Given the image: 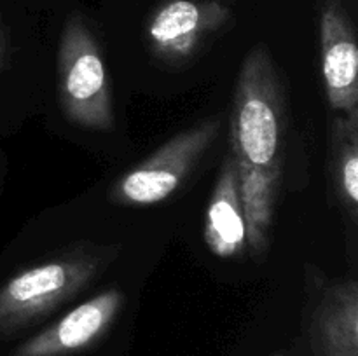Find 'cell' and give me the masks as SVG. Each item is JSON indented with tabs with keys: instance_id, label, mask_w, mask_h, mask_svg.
I'll list each match as a JSON object with an SVG mask.
<instances>
[{
	"instance_id": "cell-1",
	"label": "cell",
	"mask_w": 358,
	"mask_h": 356,
	"mask_svg": "<svg viewBox=\"0 0 358 356\" xmlns=\"http://www.w3.org/2000/svg\"><path fill=\"white\" fill-rule=\"evenodd\" d=\"M285 98L264 44L243 59L231 110V156L238 164L247 244L266 253L283 170Z\"/></svg>"
},
{
	"instance_id": "cell-7",
	"label": "cell",
	"mask_w": 358,
	"mask_h": 356,
	"mask_svg": "<svg viewBox=\"0 0 358 356\" xmlns=\"http://www.w3.org/2000/svg\"><path fill=\"white\" fill-rule=\"evenodd\" d=\"M124 304L117 288L98 293L41 334L14 349L13 356H72L96 344L114 325Z\"/></svg>"
},
{
	"instance_id": "cell-10",
	"label": "cell",
	"mask_w": 358,
	"mask_h": 356,
	"mask_svg": "<svg viewBox=\"0 0 358 356\" xmlns=\"http://www.w3.org/2000/svg\"><path fill=\"white\" fill-rule=\"evenodd\" d=\"M329 168L336 198L350 220L358 216V112L334 117L329 138Z\"/></svg>"
},
{
	"instance_id": "cell-2",
	"label": "cell",
	"mask_w": 358,
	"mask_h": 356,
	"mask_svg": "<svg viewBox=\"0 0 358 356\" xmlns=\"http://www.w3.org/2000/svg\"><path fill=\"white\" fill-rule=\"evenodd\" d=\"M58 91L72 124L94 131L114 128L110 82L96 37L80 14L65 21L58 47Z\"/></svg>"
},
{
	"instance_id": "cell-5",
	"label": "cell",
	"mask_w": 358,
	"mask_h": 356,
	"mask_svg": "<svg viewBox=\"0 0 358 356\" xmlns=\"http://www.w3.org/2000/svg\"><path fill=\"white\" fill-rule=\"evenodd\" d=\"M231 20V9L219 0H166L150 16L147 38L159 58L184 61Z\"/></svg>"
},
{
	"instance_id": "cell-8",
	"label": "cell",
	"mask_w": 358,
	"mask_h": 356,
	"mask_svg": "<svg viewBox=\"0 0 358 356\" xmlns=\"http://www.w3.org/2000/svg\"><path fill=\"white\" fill-rule=\"evenodd\" d=\"M315 356H358V285H331L318 300L310 323Z\"/></svg>"
},
{
	"instance_id": "cell-3",
	"label": "cell",
	"mask_w": 358,
	"mask_h": 356,
	"mask_svg": "<svg viewBox=\"0 0 358 356\" xmlns=\"http://www.w3.org/2000/svg\"><path fill=\"white\" fill-rule=\"evenodd\" d=\"M101 267L93 253H76L17 272L0 286V337L14 334L80 292Z\"/></svg>"
},
{
	"instance_id": "cell-6",
	"label": "cell",
	"mask_w": 358,
	"mask_h": 356,
	"mask_svg": "<svg viewBox=\"0 0 358 356\" xmlns=\"http://www.w3.org/2000/svg\"><path fill=\"white\" fill-rule=\"evenodd\" d=\"M320 58L331 108L345 115L358 112V49L355 28L341 0H322Z\"/></svg>"
},
{
	"instance_id": "cell-4",
	"label": "cell",
	"mask_w": 358,
	"mask_h": 356,
	"mask_svg": "<svg viewBox=\"0 0 358 356\" xmlns=\"http://www.w3.org/2000/svg\"><path fill=\"white\" fill-rule=\"evenodd\" d=\"M220 119H206L168 140L115 184L112 198L121 205L150 206L163 202L187 180L215 140Z\"/></svg>"
},
{
	"instance_id": "cell-12",
	"label": "cell",
	"mask_w": 358,
	"mask_h": 356,
	"mask_svg": "<svg viewBox=\"0 0 358 356\" xmlns=\"http://www.w3.org/2000/svg\"><path fill=\"white\" fill-rule=\"evenodd\" d=\"M275 356H283V355H275Z\"/></svg>"
},
{
	"instance_id": "cell-11",
	"label": "cell",
	"mask_w": 358,
	"mask_h": 356,
	"mask_svg": "<svg viewBox=\"0 0 358 356\" xmlns=\"http://www.w3.org/2000/svg\"><path fill=\"white\" fill-rule=\"evenodd\" d=\"M7 56H9V35H7V28L0 16V73L6 68Z\"/></svg>"
},
{
	"instance_id": "cell-9",
	"label": "cell",
	"mask_w": 358,
	"mask_h": 356,
	"mask_svg": "<svg viewBox=\"0 0 358 356\" xmlns=\"http://www.w3.org/2000/svg\"><path fill=\"white\" fill-rule=\"evenodd\" d=\"M205 241L217 257H238L247 248L243 206L240 198L238 164L231 152L224 159L206 212Z\"/></svg>"
}]
</instances>
